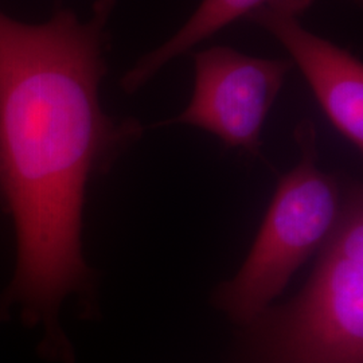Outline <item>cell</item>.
<instances>
[{
  "mask_svg": "<svg viewBox=\"0 0 363 363\" xmlns=\"http://www.w3.org/2000/svg\"><path fill=\"white\" fill-rule=\"evenodd\" d=\"M267 30L291 54L328 120L363 150V65L345 50L301 26L298 16L262 7L245 18Z\"/></svg>",
  "mask_w": 363,
  "mask_h": 363,
  "instance_id": "obj_5",
  "label": "cell"
},
{
  "mask_svg": "<svg viewBox=\"0 0 363 363\" xmlns=\"http://www.w3.org/2000/svg\"><path fill=\"white\" fill-rule=\"evenodd\" d=\"M298 164L280 178L271 208L241 269L220 284L216 303L233 320L250 325L286 288L298 267L337 230L347 190L318 167V132L310 118L298 121Z\"/></svg>",
  "mask_w": 363,
  "mask_h": 363,
  "instance_id": "obj_2",
  "label": "cell"
},
{
  "mask_svg": "<svg viewBox=\"0 0 363 363\" xmlns=\"http://www.w3.org/2000/svg\"><path fill=\"white\" fill-rule=\"evenodd\" d=\"M354 1H357V3H361V1H362V0H354Z\"/></svg>",
  "mask_w": 363,
  "mask_h": 363,
  "instance_id": "obj_7",
  "label": "cell"
},
{
  "mask_svg": "<svg viewBox=\"0 0 363 363\" xmlns=\"http://www.w3.org/2000/svg\"><path fill=\"white\" fill-rule=\"evenodd\" d=\"M311 280L264 327L267 363H363V202L347 191Z\"/></svg>",
  "mask_w": 363,
  "mask_h": 363,
  "instance_id": "obj_3",
  "label": "cell"
},
{
  "mask_svg": "<svg viewBox=\"0 0 363 363\" xmlns=\"http://www.w3.org/2000/svg\"><path fill=\"white\" fill-rule=\"evenodd\" d=\"M116 4L96 0L88 21L62 9L39 25L0 11V201L18 242L10 298L45 328L42 351L64 363L73 352L60 307L91 276L81 247L86 184L143 133L100 101Z\"/></svg>",
  "mask_w": 363,
  "mask_h": 363,
  "instance_id": "obj_1",
  "label": "cell"
},
{
  "mask_svg": "<svg viewBox=\"0 0 363 363\" xmlns=\"http://www.w3.org/2000/svg\"><path fill=\"white\" fill-rule=\"evenodd\" d=\"M313 0H202L194 13L167 40L145 52L121 78V88L133 94L145 86L171 61L190 52L196 45L217 34L240 18L259 9L298 16Z\"/></svg>",
  "mask_w": 363,
  "mask_h": 363,
  "instance_id": "obj_6",
  "label": "cell"
},
{
  "mask_svg": "<svg viewBox=\"0 0 363 363\" xmlns=\"http://www.w3.org/2000/svg\"><path fill=\"white\" fill-rule=\"evenodd\" d=\"M292 67L291 60L259 58L229 46L195 52L190 104L155 127L193 125L216 135L226 147L259 155L265 118Z\"/></svg>",
  "mask_w": 363,
  "mask_h": 363,
  "instance_id": "obj_4",
  "label": "cell"
}]
</instances>
